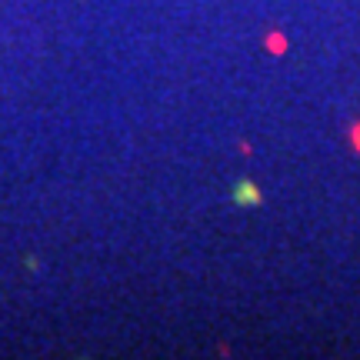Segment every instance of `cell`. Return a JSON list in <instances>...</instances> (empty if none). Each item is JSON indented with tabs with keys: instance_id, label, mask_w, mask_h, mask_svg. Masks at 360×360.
<instances>
[{
	"instance_id": "obj_1",
	"label": "cell",
	"mask_w": 360,
	"mask_h": 360,
	"mask_svg": "<svg viewBox=\"0 0 360 360\" xmlns=\"http://www.w3.org/2000/svg\"><path fill=\"white\" fill-rule=\"evenodd\" d=\"M231 200H233V207H244V210H250V207H260L264 193H260V187L254 184V180H237V187L231 191Z\"/></svg>"
}]
</instances>
